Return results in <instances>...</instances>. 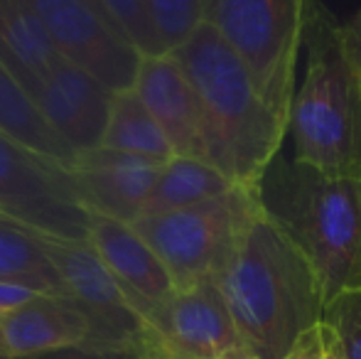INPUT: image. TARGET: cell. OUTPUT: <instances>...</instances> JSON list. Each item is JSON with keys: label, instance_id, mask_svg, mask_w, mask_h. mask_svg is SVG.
Here are the masks:
<instances>
[{"label": "cell", "instance_id": "cell-18", "mask_svg": "<svg viewBox=\"0 0 361 359\" xmlns=\"http://www.w3.org/2000/svg\"><path fill=\"white\" fill-rule=\"evenodd\" d=\"M99 148L140 155V158H150L157 163H167L175 155L133 89L111 94Z\"/></svg>", "mask_w": 361, "mask_h": 359}, {"label": "cell", "instance_id": "cell-10", "mask_svg": "<svg viewBox=\"0 0 361 359\" xmlns=\"http://www.w3.org/2000/svg\"><path fill=\"white\" fill-rule=\"evenodd\" d=\"M145 330L165 350L185 359H228L246 350L214 281L175 288L145 317Z\"/></svg>", "mask_w": 361, "mask_h": 359}, {"label": "cell", "instance_id": "cell-4", "mask_svg": "<svg viewBox=\"0 0 361 359\" xmlns=\"http://www.w3.org/2000/svg\"><path fill=\"white\" fill-rule=\"evenodd\" d=\"M302 49L307 67L288 111L293 160L329 178H361V82L342 47L339 20L312 0Z\"/></svg>", "mask_w": 361, "mask_h": 359}, {"label": "cell", "instance_id": "cell-28", "mask_svg": "<svg viewBox=\"0 0 361 359\" xmlns=\"http://www.w3.org/2000/svg\"><path fill=\"white\" fill-rule=\"evenodd\" d=\"M228 359H261V357H256L253 352L243 350V352H238V355H233V357H228Z\"/></svg>", "mask_w": 361, "mask_h": 359}, {"label": "cell", "instance_id": "cell-5", "mask_svg": "<svg viewBox=\"0 0 361 359\" xmlns=\"http://www.w3.org/2000/svg\"><path fill=\"white\" fill-rule=\"evenodd\" d=\"M312 0H204V23L238 54L273 114L288 126Z\"/></svg>", "mask_w": 361, "mask_h": 359}, {"label": "cell", "instance_id": "cell-30", "mask_svg": "<svg viewBox=\"0 0 361 359\" xmlns=\"http://www.w3.org/2000/svg\"><path fill=\"white\" fill-rule=\"evenodd\" d=\"M0 355H3V340H0Z\"/></svg>", "mask_w": 361, "mask_h": 359}, {"label": "cell", "instance_id": "cell-2", "mask_svg": "<svg viewBox=\"0 0 361 359\" xmlns=\"http://www.w3.org/2000/svg\"><path fill=\"white\" fill-rule=\"evenodd\" d=\"M170 54L200 104L207 160L233 185L258 190L281 155L288 126L258 94L238 54L204 20Z\"/></svg>", "mask_w": 361, "mask_h": 359}, {"label": "cell", "instance_id": "cell-24", "mask_svg": "<svg viewBox=\"0 0 361 359\" xmlns=\"http://www.w3.org/2000/svg\"><path fill=\"white\" fill-rule=\"evenodd\" d=\"M286 359H344V357L329 345L322 322H319L314 330H310L307 335L293 347V352H290Z\"/></svg>", "mask_w": 361, "mask_h": 359}, {"label": "cell", "instance_id": "cell-13", "mask_svg": "<svg viewBox=\"0 0 361 359\" xmlns=\"http://www.w3.org/2000/svg\"><path fill=\"white\" fill-rule=\"evenodd\" d=\"M86 241L143 320L172 296L170 273L130 224L89 214Z\"/></svg>", "mask_w": 361, "mask_h": 359}, {"label": "cell", "instance_id": "cell-11", "mask_svg": "<svg viewBox=\"0 0 361 359\" xmlns=\"http://www.w3.org/2000/svg\"><path fill=\"white\" fill-rule=\"evenodd\" d=\"M162 165L165 163L96 145L76 153L72 178L89 214L133 224Z\"/></svg>", "mask_w": 361, "mask_h": 359}, {"label": "cell", "instance_id": "cell-21", "mask_svg": "<svg viewBox=\"0 0 361 359\" xmlns=\"http://www.w3.org/2000/svg\"><path fill=\"white\" fill-rule=\"evenodd\" d=\"M319 322L329 345L339 355L344 359H361V286L324 303Z\"/></svg>", "mask_w": 361, "mask_h": 359}, {"label": "cell", "instance_id": "cell-14", "mask_svg": "<svg viewBox=\"0 0 361 359\" xmlns=\"http://www.w3.org/2000/svg\"><path fill=\"white\" fill-rule=\"evenodd\" d=\"M133 91L162 130L172 153L207 160L200 104L172 54H143Z\"/></svg>", "mask_w": 361, "mask_h": 359}, {"label": "cell", "instance_id": "cell-9", "mask_svg": "<svg viewBox=\"0 0 361 359\" xmlns=\"http://www.w3.org/2000/svg\"><path fill=\"white\" fill-rule=\"evenodd\" d=\"M42 246L64 286V296L84 310L91 325V345L140 347L145 320L135 312L89 241L44 236Z\"/></svg>", "mask_w": 361, "mask_h": 359}, {"label": "cell", "instance_id": "cell-3", "mask_svg": "<svg viewBox=\"0 0 361 359\" xmlns=\"http://www.w3.org/2000/svg\"><path fill=\"white\" fill-rule=\"evenodd\" d=\"M258 192L314 271L324 303L361 286V178H329L278 155Z\"/></svg>", "mask_w": 361, "mask_h": 359}, {"label": "cell", "instance_id": "cell-1", "mask_svg": "<svg viewBox=\"0 0 361 359\" xmlns=\"http://www.w3.org/2000/svg\"><path fill=\"white\" fill-rule=\"evenodd\" d=\"M214 283L246 350L261 359H286L322 320L314 271L263 207L238 231Z\"/></svg>", "mask_w": 361, "mask_h": 359}, {"label": "cell", "instance_id": "cell-27", "mask_svg": "<svg viewBox=\"0 0 361 359\" xmlns=\"http://www.w3.org/2000/svg\"><path fill=\"white\" fill-rule=\"evenodd\" d=\"M140 355H143V359H185L180 355H172L170 350H165L160 342L152 340V337L147 335V330H145L143 342H140Z\"/></svg>", "mask_w": 361, "mask_h": 359}, {"label": "cell", "instance_id": "cell-19", "mask_svg": "<svg viewBox=\"0 0 361 359\" xmlns=\"http://www.w3.org/2000/svg\"><path fill=\"white\" fill-rule=\"evenodd\" d=\"M0 281L32 288L44 296H64L39 234L0 217Z\"/></svg>", "mask_w": 361, "mask_h": 359}, {"label": "cell", "instance_id": "cell-15", "mask_svg": "<svg viewBox=\"0 0 361 359\" xmlns=\"http://www.w3.org/2000/svg\"><path fill=\"white\" fill-rule=\"evenodd\" d=\"M0 340L5 357H30L62 347L91 345V325L72 298L39 293L23 308L0 317Z\"/></svg>", "mask_w": 361, "mask_h": 359}, {"label": "cell", "instance_id": "cell-31", "mask_svg": "<svg viewBox=\"0 0 361 359\" xmlns=\"http://www.w3.org/2000/svg\"><path fill=\"white\" fill-rule=\"evenodd\" d=\"M0 359H10V357H5V355H0Z\"/></svg>", "mask_w": 361, "mask_h": 359}, {"label": "cell", "instance_id": "cell-23", "mask_svg": "<svg viewBox=\"0 0 361 359\" xmlns=\"http://www.w3.org/2000/svg\"><path fill=\"white\" fill-rule=\"evenodd\" d=\"M15 359H143L140 347H101V345H74L62 350L39 352L30 357Z\"/></svg>", "mask_w": 361, "mask_h": 359}, {"label": "cell", "instance_id": "cell-12", "mask_svg": "<svg viewBox=\"0 0 361 359\" xmlns=\"http://www.w3.org/2000/svg\"><path fill=\"white\" fill-rule=\"evenodd\" d=\"M30 99L37 106L47 126L74 150L96 148L106 126L111 91L104 89L91 74L59 57L42 77Z\"/></svg>", "mask_w": 361, "mask_h": 359}, {"label": "cell", "instance_id": "cell-7", "mask_svg": "<svg viewBox=\"0 0 361 359\" xmlns=\"http://www.w3.org/2000/svg\"><path fill=\"white\" fill-rule=\"evenodd\" d=\"M0 217L35 234L84 241L89 209L67 168L0 130Z\"/></svg>", "mask_w": 361, "mask_h": 359}, {"label": "cell", "instance_id": "cell-17", "mask_svg": "<svg viewBox=\"0 0 361 359\" xmlns=\"http://www.w3.org/2000/svg\"><path fill=\"white\" fill-rule=\"evenodd\" d=\"M233 187L236 185L207 160L172 155L162 165L143 209H140V217L162 214V212L200 205V202L224 195V192L233 190Z\"/></svg>", "mask_w": 361, "mask_h": 359}, {"label": "cell", "instance_id": "cell-8", "mask_svg": "<svg viewBox=\"0 0 361 359\" xmlns=\"http://www.w3.org/2000/svg\"><path fill=\"white\" fill-rule=\"evenodd\" d=\"M49 35L59 57L76 64L104 89H133L143 54L84 0H20Z\"/></svg>", "mask_w": 361, "mask_h": 359}, {"label": "cell", "instance_id": "cell-20", "mask_svg": "<svg viewBox=\"0 0 361 359\" xmlns=\"http://www.w3.org/2000/svg\"><path fill=\"white\" fill-rule=\"evenodd\" d=\"M162 52L177 49L204 20V0H143Z\"/></svg>", "mask_w": 361, "mask_h": 359}, {"label": "cell", "instance_id": "cell-29", "mask_svg": "<svg viewBox=\"0 0 361 359\" xmlns=\"http://www.w3.org/2000/svg\"><path fill=\"white\" fill-rule=\"evenodd\" d=\"M84 3H86V5H91V8H94L99 15H104V13H101V8H99V0H84Z\"/></svg>", "mask_w": 361, "mask_h": 359}, {"label": "cell", "instance_id": "cell-25", "mask_svg": "<svg viewBox=\"0 0 361 359\" xmlns=\"http://www.w3.org/2000/svg\"><path fill=\"white\" fill-rule=\"evenodd\" d=\"M339 35H342V47L347 52L349 64L361 82V10L349 23H339Z\"/></svg>", "mask_w": 361, "mask_h": 359}, {"label": "cell", "instance_id": "cell-26", "mask_svg": "<svg viewBox=\"0 0 361 359\" xmlns=\"http://www.w3.org/2000/svg\"><path fill=\"white\" fill-rule=\"evenodd\" d=\"M35 296H39V293H35L32 288L0 281V317L8 315V312H13V310H18V308H23L25 303H30Z\"/></svg>", "mask_w": 361, "mask_h": 359}, {"label": "cell", "instance_id": "cell-22", "mask_svg": "<svg viewBox=\"0 0 361 359\" xmlns=\"http://www.w3.org/2000/svg\"><path fill=\"white\" fill-rule=\"evenodd\" d=\"M104 18L138 49L140 54H165L147 20L143 0H99Z\"/></svg>", "mask_w": 361, "mask_h": 359}, {"label": "cell", "instance_id": "cell-6", "mask_svg": "<svg viewBox=\"0 0 361 359\" xmlns=\"http://www.w3.org/2000/svg\"><path fill=\"white\" fill-rule=\"evenodd\" d=\"M261 207V192L236 185L200 205L138 217L130 226L155 251L175 288H187L214 281L233 239Z\"/></svg>", "mask_w": 361, "mask_h": 359}, {"label": "cell", "instance_id": "cell-16", "mask_svg": "<svg viewBox=\"0 0 361 359\" xmlns=\"http://www.w3.org/2000/svg\"><path fill=\"white\" fill-rule=\"evenodd\" d=\"M0 130L23 143L32 153L62 165L72 173L76 153L47 126L37 106L15 79V74L0 62Z\"/></svg>", "mask_w": 361, "mask_h": 359}]
</instances>
